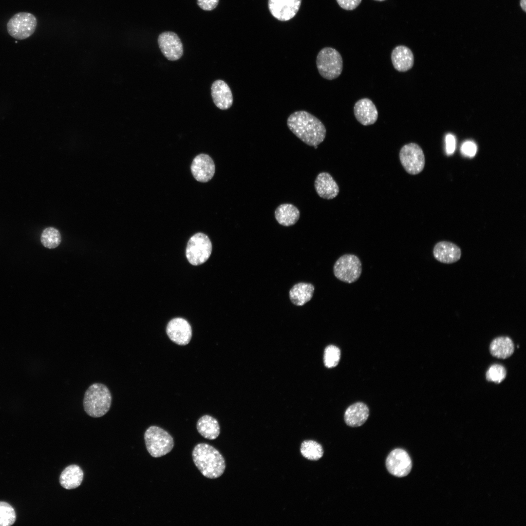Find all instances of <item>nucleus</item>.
I'll use <instances>...</instances> for the list:
<instances>
[{
    "instance_id": "13",
    "label": "nucleus",
    "mask_w": 526,
    "mask_h": 526,
    "mask_svg": "<svg viewBox=\"0 0 526 526\" xmlns=\"http://www.w3.org/2000/svg\"><path fill=\"white\" fill-rule=\"evenodd\" d=\"M167 334L169 339L180 345L188 344L191 338V327L188 322L182 318L170 320L167 326Z\"/></svg>"
},
{
    "instance_id": "34",
    "label": "nucleus",
    "mask_w": 526,
    "mask_h": 526,
    "mask_svg": "<svg viewBox=\"0 0 526 526\" xmlns=\"http://www.w3.org/2000/svg\"><path fill=\"white\" fill-rule=\"evenodd\" d=\"M445 141L446 152L448 155H451L455 149V139L453 135L448 134L446 136Z\"/></svg>"
},
{
    "instance_id": "35",
    "label": "nucleus",
    "mask_w": 526,
    "mask_h": 526,
    "mask_svg": "<svg viewBox=\"0 0 526 526\" xmlns=\"http://www.w3.org/2000/svg\"><path fill=\"white\" fill-rule=\"evenodd\" d=\"M520 5L523 11L526 12V0H520Z\"/></svg>"
},
{
    "instance_id": "17",
    "label": "nucleus",
    "mask_w": 526,
    "mask_h": 526,
    "mask_svg": "<svg viewBox=\"0 0 526 526\" xmlns=\"http://www.w3.org/2000/svg\"><path fill=\"white\" fill-rule=\"evenodd\" d=\"M433 254L440 263L450 264L456 262L461 258L460 248L455 244L448 241H440L435 244Z\"/></svg>"
},
{
    "instance_id": "4",
    "label": "nucleus",
    "mask_w": 526,
    "mask_h": 526,
    "mask_svg": "<svg viewBox=\"0 0 526 526\" xmlns=\"http://www.w3.org/2000/svg\"><path fill=\"white\" fill-rule=\"evenodd\" d=\"M147 450L150 455L157 458L169 453L174 447L171 435L163 429L156 426L149 427L144 433Z\"/></svg>"
},
{
    "instance_id": "31",
    "label": "nucleus",
    "mask_w": 526,
    "mask_h": 526,
    "mask_svg": "<svg viewBox=\"0 0 526 526\" xmlns=\"http://www.w3.org/2000/svg\"><path fill=\"white\" fill-rule=\"evenodd\" d=\"M477 150V147L475 144L470 141H466L464 143L461 147V151L466 156L472 157H473Z\"/></svg>"
},
{
    "instance_id": "11",
    "label": "nucleus",
    "mask_w": 526,
    "mask_h": 526,
    "mask_svg": "<svg viewBox=\"0 0 526 526\" xmlns=\"http://www.w3.org/2000/svg\"><path fill=\"white\" fill-rule=\"evenodd\" d=\"M157 41L161 52L168 60L175 61L182 56L183 44L175 33L171 31L162 32L159 35Z\"/></svg>"
},
{
    "instance_id": "8",
    "label": "nucleus",
    "mask_w": 526,
    "mask_h": 526,
    "mask_svg": "<svg viewBox=\"0 0 526 526\" xmlns=\"http://www.w3.org/2000/svg\"><path fill=\"white\" fill-rule=\"evenodd\" d=\"M37 20L32 14L21 12L15 14L8 21V34L15 39L22 40L30 37L35 31Z\"/></svg>"
},
{
    "instance_id": "26",
    "label": "nucleus",
    "mask_w": 526,
    "mask_h": 526,
    "mask_svg": "<svg viewBox=\"0 0 526 526\" xmlns=\"http://www.w3.org/2000/svg\"><path fill=\"white\" fill-rule=\"evenodd\" d=\"M301 452L305 458L310 460H318L323 454L322 447L314 440H305L301 445Z\"/></svg>"
},
{
    "instance_id": "28",
    "label": "nucleus",
    "mask_w": 526,
    "mask_h": 526,
    "mask_svg": "<svg viewBox=\"0 0 526 526\" xmlns=\"http://www.w3.org/2000/svg\"><path fill=\"white\" fill-rule=\"evenodd\" d=\"M16 515L13 507L7 503L0 502V526H10L15 522Z\"/></svg>"
},
{
    "instance_id": "14",
    "label": "nucleus",
    "mask_w": 526,
    "mask_h": 526,
    "mask_svg": "<svg viewBox=\"0 0 526 526\" xmlns=\"http://www.w3.org/2000/svg\"><path fill=\"white\" fill-rule=\"evenodd\" d=\"M190 169L194 178L203 183L207 182L212 179L215 169L212 159L204 153L200 154L194 158Z\"/></svg>"
},
{
    "instance_id": "18",
    "label": "nucleus",
    "mask_w": 526,
    "mask_h": 526,
    "mask_svg": "<svg viewBox=\"0 0 526 526\" xmlns=\"http://www.w3.org/2000/svg\"><path fill=\"white\" fill-rule=\"evenodd\" d=\"M211 96L215 105L220 109L230 108L233 104L232 92L229 86L222 80H217L211 87Z\"/></svg>"
},
{
    "instance_id": "20",
    "label": "nucleus",
    "mask_w": 526,
    "mask_h": 526,
    "mask_svg": "<svg viewBox=\"0 0 526 526\" xmlns=\"http://www.w3.org/2000/svg\"><path fill=\"white\" fill-rule=\"evenodd\" d=\"M369 415L368 406L362 402H357L350 405L345 411L344 418L346 424L352 427L362 425Z\"/></svg>"
},
{
    "instance_id": "30",
    "label": "nucleus",
    "mask_w": 526,
    "mask_h": 526,
    "mask_svg": "<svg viewBox=\"0 0 526 526\" xmlns=\"http://www.w3.org/2000/svg\"><path fill=\"white\" fill-rule=\"evenodd\" d=\"M505 368L500 364H495L489 367L486 373V378L488 381L500 383L506 377Z\"/></svg>"
},
{
    "instance_id": "6",
    "label": "nucleus",
    "mask_w": 526,
    "mask_h": 526,
    "mask_svg": "<svg viewBox=\"0 0 526 526\" xmlns=\"http://www.w3.org/2000/svg\"><path fill=\"white\" fill-rule=\"evenodd\" d=\"M212 251V244L208 237L203 233H197L189 239L186 255L189 263L198 265L205 263Z\"/></svg>"
},
{
    "instance_id": "9",
    "label": "nucleus",
    "mask_w": 526,
    "mask_h": 526,
    "mask_svg": "<svg viewBox=\"0 0 526 526\" xmlns=\"http://www.w3.org/2000/svg\"><path fill=\"white\" fill-rule=\"evenodd\" d=\"M399 156L402 166L409 174L416 175L423 170L425 155L421 148L416 143H410L403 146Z\"/></svg>"
},
{
    "instance_id": "7",
    "label": "nucleus",
    "mask_w": 526,
    "mask_h": 526,
    "mask_svg": "<svg viewBox=\"0 0 526 526\" xmlns=\"http://www.w3.org/2000/svg\"><path fill=\"white\" fill-rule=\"evenodd\" d=\"M335 276L348 283L356 282L362 272V264L359 258L354 254H344L336 262L333 267Z\"/></svg>"
},
{
    "instance_id": "24",
    "label": "nucleus",
    "mask_w": 526,
    "mask_h": 526,
    "mask_svg": "<svg viewBox=\"0 0 526 526\" xmlns=\"http://www.w3.org/2000/svg\"><path fill=\"white\" fill-rule=\"evenodd\" d=\"M198 432L204 438L214 440L217 438L220 432L218 421L209 415H205L199 419L196 424Z\"/></svg>"
},
{
    "instance_id": "27",
    "label": "nucleus",
    "mask_w": 526,
    "mask_h": 526,
    "mask_svg": "<svg viewBox=\"0 0 526 526\" xmlns=\"http://www.w3.org/2000/svg\"><path fill=\"white\" fill-rule=\"evenodd\" d=\"M42 244L49 249L57 247L61 241V236L58 230L53 227L44 229L40 235Z\"/></svg>"
},
{
    "instance_id": "33",
    "label": "nucleus",
    "mask_w": 526,
    "mask_h": 526,
    "mask_svg": "<svg viewBox=\"0 0 526 526\" xmlns=\"http://www.w3.org/2000/svg\"><path fill=\"white\" fill-rule=\"evenodd\" d=\"M219 0H197L199 7L205 11H212L218 5Z\"/></svg>"
},
{
    "instance_id": "5",
    "label": "nucleus",
    "mask_w": 526,
    "mask_h": 526,
    "mask_svg": "<svg viewBox=\"0 0 526 526\" xmlns=\"http://www.w3.org/2000/svg\"><path fill=\"white\" fill-rule=\"evenodd\" d=\"M316 65L319 75L323 78L333 80L338 77L341 74L342 58L335 49L330 47H324L318 54Z\"/></svg>"
},
{
    "instance_id": "21",
    "label": "nucleus",
    "mask_w": 526,
    "mask_h": 526,
    "mask_svg": "<svg viewBox=\"0 0 526 526\" xmlns=\"http://www.w3.org/2000/svg\"><path fill=\"white\" fill-rule=\"evenodd\" d=\"M275 217L278 223L284 226L294 225L300 217L299 209L291 204H281L275 209Z\"/></svg>"
},
{
    "instance_id": "3",
    "label": "nucleus",
    "mask_w": 526,
    "mask_h": 526,
    "mask_svg": "<svg viewBox=\"0 0 526 526\" xmlns=\"http://www.w3.org/2000/svg\"><path fill=\"white\" fill-rule=\"evenodd\" d=\"M112 400V394L106 385L94 383L85 392L83 403L84 411L91 417H101L109 411Z\"/></svg>"
},
{
    "instance_id": "15",
    "label": "nucleus",
    "mask_w": 526,
    "mask_h": 526,
    "mask_svg": "<svg viewBox=\"0 0 526 526\" xmlns=\"http://www.w3.org/2000/svg\"><path fill=\"white\" fill-rule=\"evenodd\" d=\"M356 119L362 125L368 126L374 124L378 118V111L373 101L364 98L357 101L354 107Z\"/></svg>"
},
{
    "instance_id": "10",
    "label": "nucleus",
    "mask_w": 526,
    "mask_h": 526,
    "mask_svg": "<svg viewBox=\"0 0 526 526\" xmlns=\"http://www.w3.org/2000/svg\"><path fill=\"white\" fill-rule=\"evenodd\" d=\"M386 466L392 475L403 477L410 472L412 462L409 455L405 450L396 449L393 450L387 456Z\"/></svg>"
},
{
    "instance_id": "32",
    "label": "nucleus",
    "mask_w": 526,
    "mask_h": 526,
    "mask_svg": "<svg viewBox=\"0 0 526 526\" xmlns=\"http://www.w3.org/2000/svg\"><path fill=\"white\" fill-rule=\"evenodd\" d=\"M336 1L343 9L353 10L360 4L362 0H336Z\"/></svg>"
},
{
    "instance_id": "29",
    "label": "nucleus",
    "mask_w": 526,
    "mask_h": 526,
    "mask_svg": "<svg viewBox=\"0 0 526 526\" xmlns=\"http://www.w3.org/2000/svg\"><path fill=\"white\" fill-rule=\"evenodd\" d=\"M340 357L339 349L333 345L326 347L324 353V362L325 366L330 368L336 367L338 363Z\"/></svg>"
},
{
    "instance_id": "22",
    "label": "nucleus",
    "mask_w": 526,
    "mask_h": 526,
    "mask_svg": "<svg viewBox=\"0 0 526 526\" xmlns=\"http://www.w3.org/2000/svg\"><path fill=\"white\" fill-rule=\"evenodd\" d=\"M83 475V470L78 466L71 465L67 467L61 472L59 483L65 489H74L81 485Z\"/></svg>"
},
{
    "instance_id": "23",
    "label": "nucleus",
    "mask_w": 526,
    "mask_h": 526,
    "mask_svg": "<svg viewBox=\"0 0 526 526\" xmlns=\"http://www.w3.org/2000/svg\"><path fill=\"white\" fill-rule=\"evenodd\" d=\"M314 289V285L310 283H296L289 291L290 300L293 304L302 306L311 300Z\"/></svg>"
},
{
    "instance_id": "19",
    "label": "nucleus",
    "mask_w": 526,
    "mask_h": 526,
    "mask_svg": "<svg viewBox=\"0 0 526 526\" xmlns=\"http://www.w3.org/2000/svg\"><path fill=\"white\" fill-rule=\"evenodd\" d=\"M391 60L394 68L398 72L410 70L414 63V56L411 50L404 45L396 46L391 53Z\"/></svg>"
},
{
    "instance_id": "2",
    "label": "nucleus",
    "mask_w": 526,
    "mask_h": 526,
    "mask_svg": "<svg viewBox=\"0 0 526 526\" xmlns=\"http://www.w3.org/2000/svg\"><path fill=\"white\" fill-rule=\"evenodd\" d=\"M193 462L205 477L215 479L224 473L225 463L221 453L213 446L207 443H199L192 452Z\"/></svg>"
},
{
    "instance_id": "16",
    "label": "nucleus",
    "mask_w": 526,
    "mask_h": 526,
    "mask_svg": "<svg viewBox=\"0 0 526 526\" xmlns=\"http://www.w3.org/2000/svg\"><path fill=\"white\" fill-rule=\"evenodd\" d=\"M314 187L318 195L327 200L335 198L339 191L338 185L331 175L327 172H322L318 174L315 180Z\"/></svg>"
},
{
    "instance_id": "12",
    "label": "nucleus",
    "mask_w": 526,
    "mask_h": 526,
    "mask_svg": "<svg viewBox=\"0 0 526 526\" xmlns=\"http://www.w3.org/2000/svg\"><path fill=\"white\" fill-rule=\"evenodd\" d=\"M301 2V0H268V9L274 18L286 21L296 16Z\"/></svg>"
},
{
    "instance_id": "36",
    "label": "nucleus",
    "mask_w": 526,
    "mask_h": 526,
    "mask_svg": "<svg viewBox=\"0 0 526 526\" xmlns=\"http://www.w3.org/2000/svg\"><path fill=\"white\" fill-rule=\"evenodd\" d=\"M374 0L378 1H385L386 0Z\"/></svg>"
},
{
    "instance_id": "1",
    "label": "nucleus",
    "mask_w": 526,
    "mask_h": 526,
    "mask_svg": "<svg viewBox=\"0 0 526 526\" xmlns=\"http://www.w3.org/2000/svg\"><path fill=\"white\" fill-rule=\"evenodd\" d=\"M287 125L293 133L310 146H318L326 136V130L323 124L305 111L291 113L287 118Z\"/></svg>"
},
{
    "instance_id": "25",
    "label": "nucleus",
    "mask_w": 526,
    "mask_h": 526,
    "mask_svg": "<svg viewBox=\"0 0 526 526\" xmlns=\"http://www.w3.org/2000/svg\"><path fill=\"white\" fill-rule=\"evenodd\" d=\"M489 351L493 357L504 359L509 357L513 353L514 346L509 337H499L491 341Z\"/></svg>"
}]
</instances>
